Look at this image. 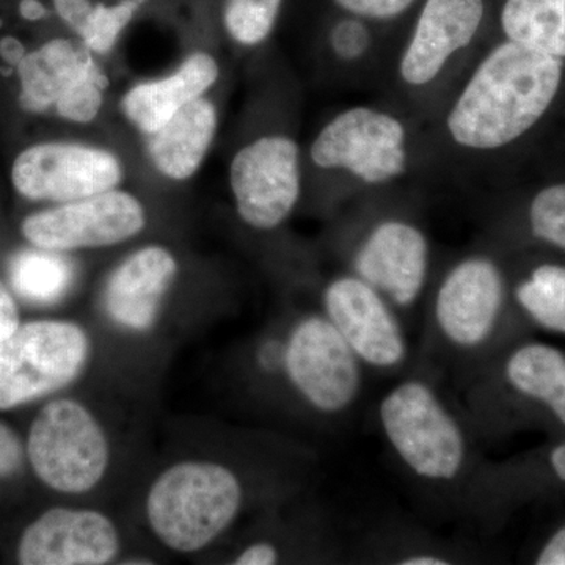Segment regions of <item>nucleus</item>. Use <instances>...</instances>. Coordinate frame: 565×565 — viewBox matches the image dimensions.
<instances>
[{"label":"nucleus","instance_id":"nucleus-11","mask_svg":"<svg viewBox=\"0 0 565 565\" xmlns=\"http://www.w3.org/2000/svg\"><path fill=\"white\" fill-rule=\"evenodd\" d=\"M349 273L377 289L401 315L426 294L433 269L429 236L415 218L384 214L353 234L345 250Z\"/></svg>","mask_w":565,"mask_h":565},{"label":"nucleus","instance_id":"nucleus-28","mask_svg":"<svg viewBox=\"0 0 565 565\" xmlns=\"http://www.w3.org/2000/svg\"><path fill=\"white\" fill-rule=\"evenodd\" d=\"M374 36L362 18L338 21L327 36V54L338 66H362L373 54Z\"/></svg>","mask_w":565,"mask_h":565},{"label":"nucleus","instance_id":"nucleus-34","mask_svg":"<svg viewBox=\"0 0 565 565\" xmlns=\"http://www.w3.org/2000/svg\"><path fill=\"white\" fill-rule=\"evenodd\" d=\"M537 565H565V523L546 539L534 556Z\"/></svg>","mask_w":565,"mask_h":565},{"label":"nucleus","instance_id":"nucleus-29","mask_svg":"<svg viewBox=\"0 0 565 565\" xmlns=\"http://www.w3.org/2000/svg\"><path fill=\"white\" fill-rule=\"evenodd\" d=\"M415 0H334L341 10L366 21H390L401 17Z\"/></svg>","mask_w":565,"mask_h":565},{"label":"nucleus","instance_id":"nucleus-19","mask_svg":"<svg viewBox=\"0 0 565 565\" xmlns=\"http://www.w3.org/2000/svg\"><path fill=\"white\" fill-rule=\"evenodd\" d=\"M221 77L222 63L214 52L191 51L170 73L156 79L136 82L122 93V118L134 131L147 139L182 107L211 95Z\"/></svg>","mask_w":565,"mask_h":565},{"label":"nucleus","instance_id":"nucleus-1","mask_svg":"<svg viewBox=\"0 0 565 565\" xmlns=\"http://www.w3.org/2000/svg\"><path fill=\"white\" fill-rule=\"evenodd\" d=\"M565 62L503 40L487 51L445 115L460 150L490 154L526 139L555 109Z\"/></svg>","mask_w":565,"mask_h":565},{"label":"nucleus","instance_id":"nucleus-17","mask_svg":"<svg viewBox=\"0 0 565 565\" xmlns=\"http://www.w3.org/2000/svg\"><path fill=\"white\" fill-rule=\"evenodd\" d=\"M109 516L93 509L54 508L22 534L18 559L24 565H103L120 552Z\"/></svg>","mask_w":565,"mask_h":565},{"label":"nucleus","instance_id":"nucleus-4","mask_svg":"<svg viewBox=\"0 0 565 565\" xmlns=\"http://www.w3.org/2000/svg\"><path fill=\"white\" fill-rule=\"evenodd\" d=\"M244 498L243 481L232 468L189 460L167 468L152 482L147 519L167 548L196 553L236 522Z\"/></svg>","mask_w":565,"mask_h":565},{"label":"nucleus","instance_id":"nucleus-24","mask_svg":"<svg viewBox=\"0 0 565 565\" xmlns=\"http://www.w3.org/2000/svg\"><path fill=\"white\" fill-rule=\"evenodd\" d=\"M362 557L382 564L451 565L463 563L467 556L457 546L433 535L405 527H386L367 539Z\"/></svg>","mask_w":565,"mask_h":565},{"label":"nucleus","instance_id":"nucleus-20","mask_svg":"<svg viewBox=\"0 0 565 565\" xmlns=\"http://www.w3.org/2000/svg\"><path fill=\"white\" fill-rule=\"evenodd\" d=\"M221 110L211 95L182 107L158 132L147 137L145 151L154 172L170 182H188L202 170L217 139Z\"/></svg>","mask_w":565,"mask_h":565},{"label":"nucleus","instance_id":"nucleus-16","mask_svg":"<svg viewBox=\"0 0 565 565\" xmlns=\"http://www.w3.org/2000/svg\"><path fill=\"white\" fill-rule=\"evenodd\" d=\"M484 0H426L397 61L408 90H426L471 46L484 21Z\"/></svg>","mask_w":565,"mask_h":565},{"label":"nucleus","instance_id":"nucleus-26","mask_svg":"<svg viewBox=\"0 0 565 565\" xmlns=\"http://www.w3.org/2000/svg\"><path fill=\"white\" fill-rule=\"evenodd\" d=\"M143 2L145 0H121L114 6L93 3L74 36L96 57H106L115 50L122 32L131 24Z\"/></svg>","mask_w":565,"mask_h":565},{"label":"nucleus","instance_id":"nucleus-36","mask_svg":"<svg viewBox=\"0 0 565 565\" xmlns=\"http://www.w3.org/2000/svg\"><path fill=\"white\" fill-rule=\"evenodd\" d=\"M21 13L22 17L29 18V20H39V18L44 17L46 10L39 0H22Z\"/></svg>","mask_w":565,"mask_h":565},{"label":"nucleus","instance_id":"nucleus-6","mask_svg":"<svg viewBox=\"0 0 565 565\" xmlns=\"http://www.w3.org/2000/svg\"><path fill=\"white\" fill-rule=\"evenodd\" d=\"M308 158L322 172L344 174L364 188H384L407 173V126L379 107H348L316 132Z\"/></svg>","mask_w":565,"mask_h":565},{"label":"nucleus","instance_id":"nucleus-3","mask_svg":"<svg viewBox=\"0 0 565 565\" xmlns=\"http://www.w3.org/2000/svg\"><path fill=\"white\" fill-rule=\"evenodd\" d=\"M512 305L511 280L492 253L456 259L430 292L427 329L435 352L471 374L494 359Z\"/></svg>","mask_w":565,"mask_h":565},{"label":"nucleus","instance_id":"nucleus-33","mask_svg":"<svg viewBox=\"0 0 565 565\" xmlns=\"http://www.w3.org/2000/svg\"><path fill=\"white\" fill-rule=\"evenodd\" d=\"M20 311L9 286L0 280V341L20 327Z\"/></svg>","mask_w":565,"mask_h":565},{"label":"nucleus","instance_id":"nucleus-31","mask_svg":"<svg viewBox=\"0 0 565 565\" xmlns=\"http://www.w3.org/2000/svg\"><path fill=\"white\" fill-rule=\"evenodd\" d=\"M281 561V553L270 541L252 542L234 557L236 565H274Z\"/></svg>","mask_w":565,"mask_h":565},{"label":"nucleus","instance_id":"nucleus-5","mask_svg":"<svg viewBox=\"0 0 565 565\" xmlns=\"http://www.w3.org/2000/svg\"><path fill=\"white\" fill-rule=\"evenodd\" d=\"M99 61L76 36L43 41L17 65L21 109L71 126L93 125L102 117L109 85Z\"/></svg>","mask_w":565,"mask_h":565},{"label":"nucleus","instance_id":"nucleus-13","mask_svg":"<svg viewBox=\"0 0 565 565\" xmlns=\"http://www.w3.org/2000/svg\"><path fill=\"white\" fill-rule=\"evenodd\" d=\"M147 225L143 202L118 188L74 202L47 204L21 222V234L33 247L71 255L128 243Z\"/></svg>","mask_w":565,"mask_h":565},{"label":"nucleus","instance_id":"nucleus-12","mask_svg":"<svg viewBox=\"0 0 565 565\" xmlns=\"http://www.w3.org/2000/svg\"><path fill=\"white\" fill-rule=\"evenodd\" d=\"M125 181L121 156L90 141H36L22 148L10 167L14 192L32 203L74 202L122 188Z\"/></svg>","mask_w":565,"mask_h":565},{"label":"nucleus","instance_id":"nucleus-30","mask_svg":"<svg viewBox=\"0 0 565 565\" xmlns=\"http://www.w3.org/2000/svg\"><path fill=\"white\" fill-rule=\"evenodd\" d=\"M22 465L20 438L6 424L0 423V478L17 473Z\"/></svg>","mask_w":565,"mask_h":565},{"label":"nucleus","instance_id":"nucleus-18","mask_svg":"<svg viewBox=\"0 0 565 565\" xmlns=\"http://www.w3.org/2000/svg\"><path fill=\"white\" fill-rule=\"evenodd\" d=\"M178 275L180 263L170 248L159 244L137 248L107 277L103 291L104 311L122 330L150 332Z\"/></svg>","mask_w":565,"mask_h":565},{"label":"nucleus","instance_id":"nucleus-14","mask_svg":"<svg viewBox=\"0 0 565 565\" xmlns=\"http://www.w3.org/2000/svg\"><path fill=\"white\" fill-rule=\"evenodd\" d=\"M321 305L364 370L392 374L407 366L411 344L403 315L373 286L345 270L323 285Z\"/></svg>","mask_w":565,"mask_h":565},{"label":"nucleus","instance_id":"nucleus-8","mask_svg":"<svg viewBox=\"0 0 565 565\" xmlns=\"http://www.w3.org/2000/svg\"><path fill=\"white\" fill-rule=\"evenodd\" d=\"M282 379L315 414L340 418L362 396L364 366L321 311L286 332Z\"/></svg>","mask_w":565,"mask_h":565},{"label":"nucleus","instance_id":"nucleus-35","mask_svg":"<svg viewBox=\"0 0 565 565\" xmlns=\"http://www.w3.org/2000/svg\"><path fill=\"white\" fill-rule=\"evenodd\" d=\"M546 467L556 482L565 486V440L553 446L546 455Z\"/></svg>","mask_w":565,"mask_h":565},{"label":"nucleus","instance_id":"nucleus-9","mask_svg":"<svg viewBox=\"0 0 565 565\" xmlns=\"http://www.w3.org/2000/svg\"><path fill=\"white\" fill-rule=\"evenodd\" d=\"M90 351V337L77 323H20L0 341V411L61 392L79 377Z\"/></svg>","mask_w":565,"mask_h":565},{"label":"nucleus","instance_id":"nucleus-7","mask_svg":"<svg viewBox=\"0 0 565 565\" xmlns=\"http://www.w3.org/2000/svg\"><path fill=\"white\" fill-rule=\"evenodd\" d=\"M228 188L234 211L247 228L277 232L302 199L299 141L285 131H267L245 141L230 161Z\"/></svg>","mask_w":565,"mask_h":565},{"label":"nucleus","instance_id":"nucleus-25","mask_svg":"<svg viewBox=\"0 0 565 565\" xmlns=\"http://www.w3.org/2000/svg\"><path fill=\"white\" fill-rule=\"evenodd\" d=\"M282 0H225L222 21L226 35L243 50H256L270 39Z\"/></svg>","mask_w":565,"mask_h":565},{"label":"nucleus","instance_id":"nucleus-32","mask_svg":"<svg viewBox=\"0 0 565 565\" xmlns=\"http://www.w3.org/2000/svg\"><path fill=\"white\" fill-rule=\"evenodd\" d=\"M54 11L71 32H76L93 7L92 0H52Z\"/></svg>","mask_w":565,"mask_h":565},{"label":"nucleus","instance_id":"nucleus-2","mask_svg":"<svg viewBox=\"0 0 565 565\" xmlns=\"http://www.w3.org/2000/svg\"><path fill=\"white\" fill-rule=\"evenodd\" d=\"M382 437L415 482L467 509L484 465L470 423L457 414L429 379L412 374L392 386L377 408Z\"/></svg>","mask_w":565,"mask_h":565},{"label":"nucleus","instance_id":"nucleus-27","mask_svg":"<svg viewBox=\"0 0 565 565\" xmlns=\"http://www.w3.org/2000/svg\"><path fill=\"white\" fill-rule=\"evenodd\" d=\"M525 218L534 241L565 253V181L539 189L527 203Z\"/></svg>","mask_w":565,"mask_h":565},{"label":"nucleus","instance_id":"nucleus-21","mask_svg":"<svg viewBox=\"0 0 565 565\" xmlns=\"http://www.w3.org/2000/svg\"><path fill=\"white\" fill-rule=\"evenodd\" d=\"M76 281V264L68 253L31 247L14 253L9 263L11 291L25 302L55 305L68 296Z\"/></svg>","mask_w":565,"mask_h":565},{"label":"nucleus","instance_id":"nucleus-15","mask_svg":"<svg viewBox=\"0 0 565 565\" xmlns=\"http://www.w3.org/2000/svg\"><path fill=\"white\" fill-rule=\"evenodd\" d=\"M504 397L541 408L565 429V351L530 341L471 374L467 405Z\"/></svg>","mask_w":565,"mask_h":565},{"label":"nucleus","instance_id":"nucleus-22","mask_svg":"<svg viewBox=\"0 0 565 565\" xmlns=\"http://www.w3.org/2000/svg\"><path fill=\"white\" fill-rule=\"evenodd\" d=\"M500 22L505 40L565 62V0H505Z\"/></svg>","mask_w":565,"mask_h":565},{"label":"nucleus","instance_id":"nucleus-10","mask_svg":"<svg viewBox=\"0 0 565 565\" xmlns=\"http://www.w3.org/2000/svg\"><path fill=\"white\" fill-rule=\"evenodd\" d=\"M28 456L35 475L55 492H90L110 463L102 424L85 405L71 399L47 404L32 423Z\"/></svg>","mask_w":565,"mask_h":565},{"label":"nucleus","instance_id":"nucleus-23","mask_svg":"<svg viewBox=\"0 0 565 565\" xmlns=\"http://www.w3.org/2000/svg\"><path fill=\"white\" fill-rule=\"evenodd\" d=\"M512 303L546 332L565 334V264H535L511 282Z\"/></svg>","mask_w":565,"mask_h":565}]
</instances>
